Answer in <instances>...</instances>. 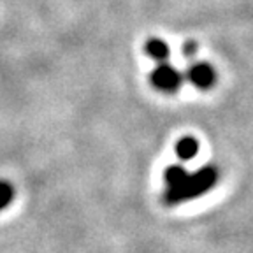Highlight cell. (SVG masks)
Listing matches in <instances>:
<instances>
[{"mask_svg": "<svg viewBox=\"0 0 253 253\" xmlns=\"http://www.w3.org/2000/svg\"><path fill=\"white\" fill-rule=\"evenodd\" d=\"M214 183H216V170H214V167H204L197 174H192V176L188 174L178 186L167 188L164 197H166L167 204L170 206L179 204V202L190 201V199H195L199 195H202Z\"/></svg>", "mask_w": 253, "mask_h": 253, "instance_id": "1", "label": "cell"}, {"mask_svg": "<svg viewBox=\"0 0 253 253\" xmlns=\"http://www.w3.org/2000/svg\"><path fill=\"white\" fill-rule=\"evenodd\" d=\"M181 83V76L174 67L162 63L157 71L153 72V84L162 91H174Z\"/></svg>", "mask_w": 253, "mask_h": 253, "instance_id": "2", "label": "cell"}, {"mask_svg": "<svg viewBox=\"0 0 253 253\" xmlns=\"http://www.w3.org/2000/svg\"><path fill=\"white\" fill-rule=\"evenodd\" d=\"M188 78L192 79V83L199 88H208L213 84V79H214V72L211 67L201 63V65H195V67L190 69L188 72Z\"/></svg>", "mask_w": 253, "mask_h": 253, "instance_id": "3", "label": "cell"}, {"mask_svg": "<svg viewBox=\"0 0 253 253\" xmlns=\"http://www.w3.org/2000/svg\"><path fill=\"white\" fill-rule=\"evenodd\" d=\"M176 151H178V157L181 158V160H192L199 151V142L192 137H185L178 142Z\"/></svg>", "mask_w": 253, "mask_h": 253, "instance_id": "4", "label": "cell"}, {"mask_svg": "<svg viewBox=\"0 0 253 253\" xmlns=\"http://www.w3.org/2000/svg\"><path fill=\"white\" fill-rule=\"evenodd\" d=\"M146 51L148 55L153 60H158V62H164V60L169 56V47L166 46V42L160 39H151L148 41L146 44Z\"/></svg>", "mask_w": 253, "mask_h": 253, "instance_id": "5", "label": "cell"}, {"mask_svg": "<svg viewBox=\"0 0 253 253\" xmlns=\"http://www.w3.org/2000/svg\"><path fill=\"white\" fill-rule=\"evenodd\" d=\"M12 197H14V190L7 181H0V211L7 208L11 204Z\"/></svg>", "mask_w": 253, "mask_h": 253, "instance_id": "6", "label": "cell"}]
</instances>
